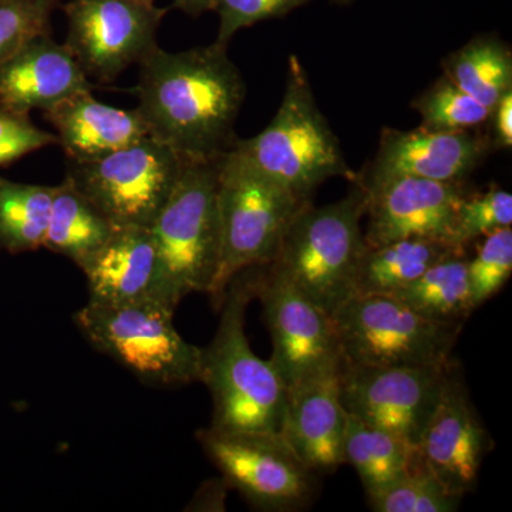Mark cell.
Here are the masks:
<instances>
[{
    "label": "cell",
    "instance_id": "cell-3",
    "mask_svg": "<svg viewBox=\"0 0 512 512\" xmlns=\"http://www.w3.org/2000/svg\"><path fill=\"white\" fill-rule=\"evenodd\" d=\"M345 198L323 207L306 204L296 214L266 268L329 315L356 295L366 249L360 221L366 191L359 181Z\"/></svg>",
    "mask_w": 512,
    "mask_h": 512
},
{
    "label": "cell",
    "instance_id": "cell-26",
    "mask_svg": "<svg viewBox=\"0 0 512 512\" xmlns=\"http://www.w3.org/2000/svg\"><path fill=\"white\" fill-rule=\"evenodd\" d=\"M467 262L466 254L443 259L393 296L424 318L464 323L474 311Z\"/></svg>",
    "mask_w": 512,
    "mask_h": 512
},
{
    "label": "cell",
    "instance_id": "cell-32",
    "mask_svg": "<svg viewBox=\"0 0 512 512\" xmlns=\"http://www.w3.org/2000/svg\"><path fill=\"white\" fill-rule=\"evenodd\" d=\"M312 0H214L218 15V35L215 43L228 46L239 30L251 28L264 20L282 18Z\"/></svg>",
    "mask_w": 512,
    "mask_h": 512
},
{
    "label": "cell",
    "instance_id": "cell-23",
    "mask_svg": "<svg viewBox=\"0 0 512 512\" xmlns=\"http://www.w3.org/2000/svg\"><path fill=\"white\" fill-rule=\"evenodd\" d=\"M343 458L355 468L367 498L382 493L420 463L416 447L349 414Z\"/></svg>",
    "mask_w": 512,
    "mask_h": 512
},
{
    "label": "cell",
    "instance_id": "cell-11",
    "mask_svg": "<svg viewBox=\"0 0 512 512\" xmlns=\"http://www.w3.org/2000/svg\"><path fill=\"white\" fill-rule=\"evenodd\" d=\"M67 20L63 45L86 76L111 83L157 46L168 9L140 0H62Z\"/></svg>",
    "mask_w": 512,
    "mask_h": 512
},
{
    "label": "cell",
    "instance_id": "cell-9",
    "mask_svg": "<svg viewBox=\"0 0 512 512\" xmlns=\"http://www.w3.org/2000/svg\"><path fill=\"white\" fill-rule=\"evenodd\" d=\"M183 163L170 147L146 136L96 160L69 161L66 177L117 228H150Z\"/></svg>",
    "mask_w": 512,
    "mask_h": 512
},
{
    "label": "cell",
    "instance_id": "cell-19",
    "mask_svg": "<svg viewBox=\"0 0 512 512\" xmlns=\"http://www.w3.org/2000/svg\"><path fill=\"white\" fill-rule=\"evenodd\" d=\"M80 269L86 276L90 301L114 305L165 303L160 291L156 244L150 228H117L106 245Z\"/></svg>",
    "mask_w": 512,
    "mask_h": 512
},
{
    "label": "cell",
    "instance_id": "cell-15",
    "mask_svg": "<svg viewBox=\"0 0 512 512\" xmlns=\"http://www.w3.org/2000/svg\"><path fill=\"white\" fill-rule=\"evenodd\" d=\"M477 130L434 131L419 127L403 131L384 127L376 157L366 173L357 174V181L372 184L392 177H417L464 183L494 151L490 134Z\"/></svg>",
    "mask_w": 512,
    "mask_h": 512
},
{
    "label": "cell",
    "instance_id": "cell-10",
    "mask_svg": "<svg viewBox=\"0 0 512 512\" xmlns=\"http://www.w3.org/2000/svg\"><path fill=\"white\" fill-rule=\"evenodd\" d=\"M205 454L235 488L264 511L301 510L311 501L315 473L274 431H198Z\"/></svg>",
    "mask_w": 512,
    "mask_h": 512
},
{
    "label": "cell",
    "instance_id": "cell-7",
    "mask_svg": "<svg viewBox=\"0 0 512 512\" xmlns=\"http://www.w3.org/2000/svg\"><path fill=\"white\" fill-rule=\"evenodd\" d=\"M175 309L156 301H90L74 313V323L97 352L109 356L148 386L200 382L202 349L174 325Z\"/></svg>",
    "mask_w": 512,
    "mask_h": 512
},
{
    "label": "cell",
    "instance_id": "cell-12",
    "mask_svg": "<svg viewBox=\"0 0 512 512\" xmlns=\"http://www.w3.org/2000/svg\"><path fill=\"white\" fill-rule=\"evenodd\" d=\"M248 271L271 332V360L286 389L339 372L342 353L332 316L265 265Z\"/></svg>",
    "mask_w": 512,
    "mask_h": 512
},
{
    "label": "cell",
    "instance_id": "cell-1",
    "mask_svg": "<svg viewBox=\"0 0 512 512\" xmlns=\"http://www.w3.org/2000/svg\"><path fill=\"white\" fill-rule=\"evenodd\" d=\"M137 64L136 110L148 136L188 161L218 160L234 147L247 86L227 46L167 52L157 45Z\"/></svg>",
    "mask_w": 512,
    "mask_h": 512
},
{
    "label": "cell",
    "instance_id": "cell-25",
    "mask_svg": "<svg viewBox=\"0 0 512 512\" xmlns=\"http://www.w3.org/2000/svg\"><path fill=\"white\" fill-rule=\"evenodd\" d=\"M55 187L18 183L0 175V251L10 255L45 245Z\"/></svg>",
    "mask_w": 512,
    "mask_h": 512
},
{
    "label": "cell",
    "instance_id": "cell-17",
    "mask_svg": "<svg viewBox=\"0 0 512 512\" xmlns=\"http://www.w3.org/2000/svg\"><path fill=\"white\" fill-rule=\"evenodd\" d=\"M346 421L339 372H333L286 389L279 433L313 473H333L345 464Z\"/></svg>",
    "mask_w": 512,
    "mask_h": 512
},
{
    "label": "cell",
    "instance_id": "cell-36",
    "mask_svg": "<svg viewBox=\"0 0 512 512\" xmlns=\"http://www.w3.org/2000/svg\"><path fill=\"white\" fill-rule=\"evenodd\" d=\"M329 2L335 3V5L339 6H349L352 3H355L356 0H329Z\"/></svg>",
    "mask_w": 512,
    "mask_h": 512
},
{
    "label": "cell",
    "instance_id": "cell-16",
    "mask_svg": "<svg viewBox=\"0 0 512 512\" xmlns=\"http://www.w3.org/2000/svg\"><path fill=\"white\" fill-rule=\"evenodd\" d=\"M451 372L453 367L444 379L439 402L416 448L427 470L439 478L447 490L463 497L476 490L491 437L466 387Z\"/></svg>",
    "mask_w": 512,
    "mask_h": 512
},
{
    "label": "cell",
    "instance_id": "cell-8",
    "mask_svg": "<svg viewBox=\"0 0 512 512\" xmlns=\"http://www.w3.org/2000/svg\"><path fill=\"white\" fill-rule=\"evenodd\" d=\"M343 365L444 367L463 323L424 318L389 295H355L332 313Z\"/></svg>",
    "mask_w": 512,
    "mask_h": 512
},
{
    "label": "cell",
    "instance_id": "cell-14",
    "mask_svg": "<svg viewBox=\"0 0 512 512\" xmlns=\"http://www.w3.org/2000/svg\"><path fill=\"white\" fill-rule=\"evenodd\" d=\"M360 185L366 191L367 247L406 238L451 244L457 208L467 195L464 183L392 177Z\"/></svg>",
    "mask_w": 512,
    "mask_h": 512
},
{
    "label": "cell",
    "instance_id": "cell-4",
    "mask_svg": "<svg viewBox=\"0 0 512 512\" xmlns=\"http://www.w3.org/2000/svg\"><path fill=\"white\" fill-rule=\"evenodd\" d=\"M237 150L259 173L303 200L312 201L332 178L355 183L357 174L343 156L338 137L320 111L298 56L288 60L284 99L264 131L237 140Z\"/></svg>",
    "mask_w": 512,
    "mask_h": 512
},
{
    "label": "cell",
    "instance_id": "cell-28",
    "mask_svg": "<svg viewBox=\"0 0 512 512\" xmlns=\"http://www.w3.org/2000/svg\"><path fill=\"white\" fill-rule=\"evenodd\" d=\"M461 498L447 490L420 458L410 473L367 500L376 512H453Z\"/></svg>",
    "mask_w": 512,
    "mask_h": 512
},
{
    "label": "cell",
    "instance_id": "cell-34",
    "mask_svg": "<svg viewBox=\"0 0 512 512\" xmlns=\"http://www.w3.org/2000/svg\"><path fill=\"white\" fill-rule=\"evenodd\" d=\"M488 123L493 124L491 127L493 136L490 137L494 150H510L512 147V90L495 103Z\"/></svg>",
    "mask_w": 512,
    "mask_h": 512
},
{
    "label": "cell",
    "instance_id": "cell-35",
    "mask_svg": "<svg viewBox=\"0 0 512 512\" xmlns=\"http://www.w3.org/2000/svg\"><path fill=\"white\" fill-rule=\"evenodd\" d=\"M171 8L180 10L191 18H198L204 13L212 12L214 0H173Z\"/></svg>",
    "mask_w": 512,
    "mask_h": 512
},
{
    "label": "cell",
    "instance_id": "cell-27",
    "mask_svg": "<svg viewBox=\"0 0 512 512\" xmlns=\"http://www.w3.org/2000/svg\"><path fill=\"white\" fill-rule=\"evenodd\" d=\"M412 107L420 114V127L434 131L477 130L491 116L490 109L444 74L413 100Z\"/></svg>",
    "mask_w": 512,
    "mask_h": 512
},
{
    "label": "cell",
    "instance_id": "cell-2",
    "mask_svg": "<svg viewBox=\"0 0 512 512\" xmlns=\"http://www.w3.org/2000/svg\"><path fill=\"white\" fill-rule=\"evenodd\" d=\"M254 299L251 275L241 272L222 301L220 326L202 349L200 382L210 390L212 429L281 431L286 386L272 360L252 352L245 333V315Z\"/></svg>",
    "mask_w": 512,
    "mask_h": 512
},
{
    "label": "cell",
    "instance_id": "cell-21",
    "mask_svg": "<svg viewBox=\"0 0 512 512\" xmlns=\"http://www.w3.org/2000/svg\"><path fill=\"white\" fill-rule=\"evenodd\" d=\"M466 254V248L431 238H406L367 247L356 278V295H396L430 266Z\"/></svg>",
    "mask_w": 512,
    "mask_h": 512
},
{
    "label": "cell",
    "instance_id": "cell-18",
    "mask_svg": "<svg viewBox=\"0 0 512 512\" xmlns=\"http://www.w3.org/2000/svg\"><path fill=\"white\" fill-rule=\"evenodd\" d=\"M93 84L66 46L37 36L0 66V104L30 113L49 110Z\"/></svg>",
    "mask_w": 512,
    "mask_h": 512
},
{
    "label": "cell",
    "instance_id": "cell-33",
    "mask_svg": "<svg viewBox=\"0 0 512 512\" xmlns=\"http://www.w3.org/2000/svg\"><path fill=\"white\" fill-rule=\"evenodd\" d=\"M53 144H57L56 134L37 127L30 113L0 104V167Z\"/></svg>",
    "mask_w": 512,
    "mask_h": 512
},
{
    "label": "cell",
    "instance_id": "cell-6",
    "mask_svg": "<svg viewBox=\"0 0 512 512\" xmlns=\"http://www.w3.org/2000/svg\"><path fill=\"white\" fill-rule=\"evenodd\" d=\"M217 200L221 259L208 295L220 309L232 279L269 264L293 218L312 201L259 173L234 148L220 158Z\"/></svg>",
    "mask_w": 512,
    "mask_h": 512
},
{
    "label": "cell",
    "instance_id": "cell-30",
    "mask_svg": "<svg viewBox=\"0 0 512 512\" xmlns=\"http://www.w3.org/2000/svg\"><path fill=\"white\" fill-rule=\"evenodd\" d=\"M62 0H0V66L37 36L52 35Z\"/></svg>",
    "mask_w": 512,
    "mask_h": 512
},
{
    "label": "cell",
    "instance_id": "cell-24",
    "mask_svg": "<svg viewBox=\"0 0 512 512\" xmlns=\"http://www.w3.org/2000/svg\"><path fill=\"white\" fill-rule=\"evenodd\" d=\"M441 67L444 76L490 110L512 90V52L495 33L468 40L448 53Z\"/></svg>",
    "mask_w": 512,
    "mask_h": 512
},
{
    "label": "cell",
    "instance_id": "cell-31",
    "mask_svg": "<svg viewBox=\"0 0 512 512\" xmlns=\"http://www.w3.org/2000/svg\"><path fill=\"white\" fill-rule=\"evenodd\" d=\"M512 225V195L498 187L468 194L457 208L451 244L466 248L474 239Z\"/></svg>",
    "mask_w": 512,
    "mask_h": 512
},
{
    "label": "cell",
    "instance_id": "cell-22",
    "mask_svg": "<svg viewBox=\"0 0 512 512\" xmlns=\"http://www.w3.org/2000/svg\"><path fill=\"white\" fill-rule=\"evenodd\" d=\"M116 231V225L69 178L55 185L43 248L66 256L82 268Z\"/></svg>",
    "mask_w": 512,
    "mask_h": 512
},
{
    "label": "cell",
    "instance_id": "cell-29",
    "mask_svg": "<svg viewBox=\"0 0 512 512\" xmlns=\"http://www.w3.org/2000/svg\"><path fill=\"white\" fill-rule=\"evenodd\" d=\"M467 274L474 309L503 289L512 274L511 227L485 235L476 256L468 259Z\"/></svg>",
    "mask_w": 512,
    "mask_h": 512
},
{
    "label": "cell",
    "instance_id": "cell-37",
    "mask_svg": "<svg viewBox=\"0 0 512 512\" xmlns=\"http://www.w3.org/2000/svg\"><path fill=\"white\" fill-rule=\"evenodd\" d=\"M140 2L150 3V5H154V3L157 2V0H140Z\"/></svg>",
    "mask_w": 512,
    "mask_h": 512
},
{
    "label": "cell",
    "instance_id": "cell-13",
    "mask_svg": "<svg viewBox=\"0 0 512 512\" xmlns=\"http://www.w3.org/2000/svg\"><path fill=\"white\" fill-rule=\"evenodd\" d=\"M451 367H370L342 363L340 400L349 416L417 447Z\"/></svg>",
    "mask_w": 512,
    "mask_h": 512
},
{
    "label": "cell",
    "instance_id": "cell-20",
    "mask_svg": "<svg viewBox=\"0 0 512 512\" xmlns=\"http://www.w3.org/2000/svg\"><path fill=\"white\" fill-rule=\"evenodd\" d=\"M43 113L70 163L96 160L148 136L136 109L101 103L92 92L76 94Z\"/></svg>",
    "mask_w": 512,
    "mask_h": 512
},
{
    "label": "cell",
    "instance_id": "cell-5",
    "mask_svg": "<svg viewBox=\"0 0 512 512\" xmlns=\"http://www.w3.org/2000/svg\"><path fill=\"white\" fill-rule=\"evenodd\" d=\"M218 160H184L174 190L151 225L160 291L167 305L208 293L221 259Z\"/></svg>",
    "mask_w": 512,
    "mask_h": 512
}]
</instances>
